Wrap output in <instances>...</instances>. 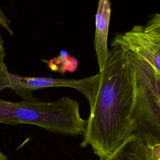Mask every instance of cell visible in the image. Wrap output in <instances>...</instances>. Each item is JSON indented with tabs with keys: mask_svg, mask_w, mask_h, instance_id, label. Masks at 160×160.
<instances>
[{
	"mask_svg": "<svg viewBox=\"0 0 160 160\" xmlns=\"http://www.w3.org/2000/svg\"><path fill=\"white\" fill-rule=\"evenodd\" d=\"M111 46L81 143L82 148L90 146L100 159L131 136L136 98L134 69L129 52L118 45Z\"/></svg>",
	"mask_w": 160,
	"mask_h": 160,
	"instance_id": "obj_1",
	"label": "cell"
},
{
	"mask_svg": "<svg viewBox=\"0 0 160 160\" xmlns=\"http://www.w3.org/2000/svg\"><path fill=\"white\" fill-rule=\"evenodd\" d=\"M79 109L78 102L66 96L51 102L0 99V124H28L64 135H84L87 121L81 117Z\"/></svg>",
	"mask_w": 160,
	"mask_h": 160,
	"instance_id": "obj_2",
	"label": "cell"
},
{
	"mask_svg": "<svg viewBox=\"0 0 160 160\" xmlns=\"http://www.w3.org/2000/svg\"><path fill=\"white\" fill-rule=\"evenodd\" d=\"M129 54L136 84L131 136L148 145L160 144V76L134 53Z\"/></svg>",
	"mask_w": 160,
	"mask_h": 160,
	"instance_id": "obj_3",
	"label": "cell"
},
{
	"mask_svg": "<svg viewBox=\"0 0 160 160\" xmlns=\"http://www.w3.org/2000/svg\"><path fill=\"white\" fill-rule=\"evenodd\" d=\"M101 81V72L80 79H57L44 77H26L8 72L4 89L10 88L22 100L36 99L33 91L47 88H71L79 91L88 99L90 111L95 105Z\"/></svg>",
	"mask_w": 160,
	"mask_h": 160,
	"instance_id": "obj_4",
	"label": "cell"
},
{
	"mask_svg": "<svg viewBox=\"0 0 160 160\" xmlns=\"http://www.w3.org/2000/svg\"><path fill=\"white\" fill-rule=\"evenodd\" d=\"M111 44L134 53L160 76V37L149 35L142 26L136 25L123 34H117Z\"/></svg>",
	"mask_w": 160,
	"mask_h": 160,
	"instance_id": "obj_5",
	"label": "cell"
},
{
	"mask_svg": "<svg viewBox=\"0 0 160 160\" xmlns=\"http://www.w3.org/2000/svg\"><path fill=\"white\" fill-rule=\"evenodd\" d=\"M110 16V0H99L95 18L96 30L94 40L99 72L102 70L109 54L108 36Z\"/></svg>",
	"mask_w": 160,
	"mask_h": 160,
	"instance_id": "obj_6",
	"label": "cell"
},
{
	"mask_svg": "<svg viewBox=\"0 0 160 160\" xmlns=\"http://www.w3.org/2000/svg\"><path fill=\"white\" fill-rule=\"evenodd\" d=\"M100 160H151V145L131 136L109 156Z\"/></svg>",
	"mask_w": 160,
	"mask_h": 160,
	"instance_id": "obj_7",
	"label": "cell"
},
{
	"mask_svg": "<svg viewBox=\"0 0 160 160\" xmlns=\"http://www.w3.org/2000/svg\"><path fill=\"white\" fill-rule=\"evenodd\" d=\"M49 68L56 71H59L62 74L69 72L75 71L78 66V61L76 58L69 56L66 51H61L58 57L47 61Z\"/></svg>",
	"mask_w": 160,
	"mask_h": 160,
	"instance_id": "obj_8",
	"label": "cell"
},
{
	"mask_svg": "<svg viewBox=\"0 0 160 160\" xmlns=\"http://www.w3.org/2000/svg\"><path fill=\"white\" fill-rule=\"evenodd\" d=\"M5 55L6 53L4 48V42L0 32V91L4 89L9 72L7 66L4 62Z\"/></svg>",
	"mask_w": 160,
	"mask_h": 160,
	"instance_id": "obj_9",
	"label": "cell"
},
{
	"mask_svg": "<svg viewBox=\"0 0 160 160\" xmlns=\"http://www.w3.org/2000/svg\"><path fill=\"white\" fill-rule=\"evenodd\" d=\"M144 31L149 35L160 37V14H154L143 26Z\"/></svg>",
	"mask_w": 160,
	"mask_h": 160,
	"instance_id": "obj_10",
	"label": "cell"
},
{
	"mask_svg": "<svg viewBox=\"0 0 160 160\" xmlns=\"http://www.w3.org/2000/svg\"><path fill=\"white\" fill-rule=\"evenodd\" d=\"M151 160H160V144L151 145Z\"/></svg>",
	"mask_w": 160,
	"mask_h": 160,
	"instance_id": "obj_11",
	"label": "cell"
},
{
	"mask_svg": "<svg viewBox=\"0 0 160 160\" xmlns=\"http://www.w3.org/2000/svg\"><path fill=\"white\" fill-rule=\"evenodd\" d=\"M0 160H8V158L0 151Z\"/></svg>",
	"mask_w": 160,
	"mask_h": 160,
	"instance_id": "obj_12",
	"label": "cell"
}]
</instances>
